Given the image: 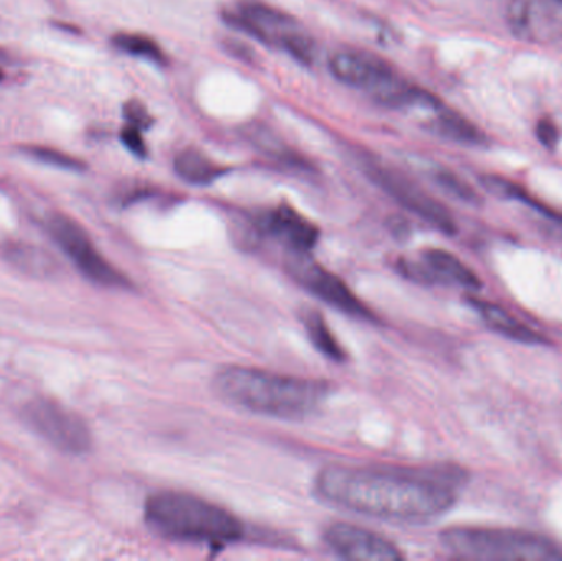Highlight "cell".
<instances>
[{"label":"cell","mask_w":562,"mask_h":561,"mask_svg":"<svg viewBox=\"0 0 562 561\" xmlns=\"http://www.w3.org/2000/svg\"><path fill=\"white\" fill-rule=\"evenodd\" d=\"M26 424L56 450L68 455H85L91 448V431L75 412L52 399H35L23 411Z\"/></svg>","instance_id":"obj_9"},{"label":"cell","mask_w":562,"mask_h":561,"mask_svg":"<svg viewBox=\"0 0 562 561\" xmlns=\"http://www.w3.org/2000/svg\"><path fill=\"white\" fill-rule=\"evenodd\" d=\"M429 128L441 137L458 142V144L484 145L487 142V135L477 125L472 124L464 115L449 111L442 105L436 109L435 115L429 122Z\"/></svg>","instance_id":"obj_15"},{"label":"cell","mask_w":562,"mask_h":561,"mask_svg":"<svg viewBox=\"0 0 562 561\" xmlns=\"http://www.w3.org/2000/svg\"><path fill=\"white\" fill-rule=\"evenodd\" d=\"M304 326H306L307 335H310L311 343L317 351L323 352L327 358L333 361H346V351L342 346L337 341L336 336L330 332L327 326L326 319L316 312H307L304 315Z\"/></svg>","instance_id":"obj_18"},{"label":"cell","mask_w":562,"mask_h":561,"mask_svg":"<svg viewBox=\"0 0 562 561\" xmlns=\"http://www.w3.org/2000/svg\"><path fill=\"white\" fill-rule=\"evenodd\" d=\"M324 540L342 559L356 561L403 560V553L400 552L395 543L372 530L352 526V524H333L324 532Z\"/></svg>","instance_id":"obj_11"},{"label":"cell","mask_w":562,"mask_h":561,"mask_svg":"<svg viewBox=\"0 0 562 561\" xmlns=\"http://www.w3.org/2000/svg\"><path fill=\"white\" fill-rule=\"evenodd\" d=\"M175 171L181 180L196 187H207L226 175V168L214 164L210 157L196 148H184L175 158Z\"/></svg>","instance_id":"obj_16"},{"label":"cell","mask_w":562,"mask_h":561,"mask_svg":"<svg viewBox=\"0 0 562 561\" xmlns=\"http://www.w3.org/2000/svg\"><path fill=\"white\" fill-rule=\"evenodd\" d=\"M145 523L165 539L220 549L244 537L243 524L229 510L180 491L151 494L145 503Z\"/></svg>","instance_id":"obj_3"},{"label":"cell","mask_w":562,"mask_h":561,"mask_svg":"<svg viewBox=\"0 0 562 561\" xmlns=\"http://www.w3.org/2000/svg\"><path fill=\"white\" fill-rule=\"evenodd\" d=\"M442 546L458 559L485 561H553L562 552L537 534L492 527H451L441 534Z\"/></svg>","instance_id":"obj_4"},{"label":"cell","mask_w":562,"mask_h":561,"mask_svg":"<svg viewBox=\"0 0 562 561\" xmlns=\"http://www.w3.org/2000/svg\"><path fill=\"white\" fill-rule=\"evenodd\" d=\"M3 75L2 71H0V81H2Z\"/></svg>","instance_id":"obj_26"},{"label":"cell","mask_w":562,"mask_h":561,"mask_svg":"<svg viewBox=\"0 0 562 561\" xmlns=\"http://www.w3.org/2000/svg\"><path fill=\"white\" fill-rule=\"evenodd\" d=\"M432 177H435L436 183H438L446 193L451 194V197L458 198V200L469 204L481 203V197H479L477 191H475L468 181L462 180L459 175H456L454 171L439 168V170L435 171Z\"/></svg>","instance_id":"obj_21"},{"label":"cell","mask_w":562,"mask_h":561,"mask_svg":"<svg viewBox=\"0 0 562 561\" xmlns=\"http://www.w3.org/2000/svg\"><path fill=\"white\" fill-rule=\"evenodd\" d=\"M458 468H324L314 481L317 496L360 516L392 523H428L448 513L456 487L464 483Z\"/></svg>","instance_id":"obj_1"},{"label":"cell","mask_w":562,"mask_h":561,"mask_svg":"<svg viewBox=\"0 0 562 561\" xmlns=\"http://www.w3.org/2000/svg\"><path fill=\"white\" fill-rule=\"evenodd\" d=\"M227 23L266 45L290 53L301 65H313L316 43L297 26L296 20L286 13L260 2H246L224 13Z\"/></svg>","instance_id":"obj_5"},{"label":"cell","mask_w":562,"mask_h":561,"mask_svg":"<svg viewBox=\"0 0 562 561\" xmlns=\"http://www.w3.org/2000/svg\"><path fill=\"white\" fill-rule=\"evenodd\" d=\"M360 160H362V168L367 177L376 187L382 188L400 206L405 207L415 216L422 217L423 221L445 234L456 233L458 227H456L454 217L449 213L448 207L439 203L428 191L423 190L415 181L376 158L362 157Z\"/></svg>","instance_id":"obj_8"},{"label":"cell","mask_w":562,"mask_h":561,"mask_svg":"<svg viewBox=\"0 0 562 561\" xmlns=\"http://www.w3.org/2000/svg\"><path fill=\"white\" fill-rule=\"evenodd\" d=\"M259 229L279 240L293 254H307L319 239V229L288 204H280L259 217Z\"/></svg>","instance_id":"obj_13"},{"label":"cell","mask_w":562,"mask_h":561,"mask_svg":"<svg viewBox=\"0 0 562 561\" xmlns=\"http://www.w3.org/2000/svg\"><path fill=\"white\" fill-rule=\"evenodd\" d=\"M547 15V10L541 3H538V0H512L508 3V25H510L512 32L520 38H541L538 25L550 22V16Z\"/></svg>","instance_id":"obj_17"},{"label":"cell","mask_w":562,"mask_h":561,"mask_svg":"<svg viewBox=\"0 0 562 561\" xmlns=\"http://www.w3.org/2000/svg\"><path fill=\"white\" fill-rule=\"evenodd\" d=\"M330 72L339 81L372 92L380 104L393 108L408 82L385 58L362 48H340L329 58Z\"/></svg>","instance_id":"obj_6"},{"label":"cell","mask_w":562,"mask_h":561,"mask_svg":"<svg viewBox=\"0 0 562 561\" xmlns=\"http://www.w3.org/2000/svg\"><path fill=\"white\" fill-rule=\"evenodd\" d=\"M537 137L544 147L554 148L558 145V141H560V131H558L553 121L543 119V121L538 122Z\"/></svg>","instance_id":"obj_24"},{"label":"cell","mask_w":562,"mask_h":561,"mask_svg":"<svg viewBox=\"0 0 562 561\" xmlns=\"http://www.w3.org/2000/svg\"><path fill=\"white\" fill-rule=\"evenodd\" d=\"M122 144L138 158L147 157V147H145L144 137H142V128L128 124L121 134Z\"/></svg>","instance_id":"obj_22"},{"label":"cell","mask_w":562,"mask_h":561,"mask_svg":"<svg viewBox=\"0 0 562 561\" xmlns=\"http://www.w3.org/2000/svg\"><path fill=\"white\" fill-rule=\"evenodd\" d=\"M554 2H558L560 5H562V0H554Z\"/></svg>","instance_id":"obj_25"},{"label":"cell","mask_w":562,"mask_h":561,"mask_svg":"<svg viewBox=\"0 0 562 561\" xmlns=\"http://www.w3.org/2000/svg\"><path fill=\"white\" fill-rule=\"evenodd\" d=\"M471 305L474 306L481 318L487 323L488 328L494 329L505 338L524 343V345H548L550 343L540 333L528 328L525 323L518 322L514 315L505 312L502 306L495 305V303L485 302V300H471Z\"/></svg>","instance_id":"obj_14"},{"label":"cell","mask_w":562,"mask_h":561,"mask_svg":"<svg viewBox=\"0 0 562 561\" xmlns=\"http://www.w3.org/2000/svg\"><path fill=\"white\" fill-rule=\"evenodd\" d=\"M288 272L307 292L326 302L327 305L340 310L353 318L375 322V313L347 287L344 280L314 262L307 254H293L286 263Z\"/></svg>","instance_id":"obj_10"},{"label":"cell","mask_w":562,"mask_h":561,"mask_svg":"<svg viewBox=\"0 0 562 561\" xmlns=\"http://www.w3.org/2000/svg\"><path fill=\"white\" fill-rule=\"evenodd\" d=\"M112 43H114L115 48L121 49L122 53H127V55L137 56V58L147 59V61L157 63V65H164L167 61V55H165L160 45L155 40L140 35V33H117L112 38Z\"/></svg>","instance_id":"obj_19"},{"label":"cell","mask_w":562,"mask_h":561,"mask_svg":"<svg viewBox=\"0 0 562 561\" xmlns=\"http://www.w3.org/2000/svg\"><path fill=\"white\" fill-rule=\"evenodd\" d=\"M125 119H127L128 124L135 125V127L144 128L150 127L151 119L148 115V112L145 111L144 105L138 104L137 101L128 102L124 108Z\"/></svg>","instance_id":"obj_23"},{"label":"cell","mask_w":562,"mask_h":561,"mask_svg":"<svg viewBox=\"0 0 562 561\" xmlns=\"http://www.w3.org/2000/svg\"><path fill=\"white\" fill-rule=\"evenodd\" d=\"M214 389L226 401L254 414L301 420L319 411L330 385L317 379L293 378L262 369L229 366L214 375Z\"/></svg>","instance_id":"obj_2"},{"label":"cell","mask_w":562,"mask_h":561,"mask_svg":"<svg viewBox=\"0 0 562 561\" xmlns=\"http://www.w3.org/2000/svg\"><path fill=\"white\" fill-rule=\"evenodd\" d=\"M22 150L33 160L48 165V167L59 168V170L81 171L86 168V165L79 158L71 157V155L56 150V148L29 145V147H23Z\"/></svg>","instance_id":"obj_20"},{"label":"cell","mask_w":562,"mask_h":561,"mask_svg":"<svg viewBox=\"0 0 562 561\" xmlns=\"http://www.w3.org/2000/svg\"><path fill=\"white\" fill-rule=\"evenodd\" d=\"M400 270L415 282L446 283L479 290L481 279L454 254L442 249H426L416 260H400Z\"/></svg>","instance_id":"obj_12"},{"label":"cell","mask_w":562,"mask_h":561,"mask_svg":"<svg viewBox=\"0 0 562 561\" xmlns=\"http://www.w3.org/2000/svg\"><path fill=\"white\" fill-rule=\"evenodd\" d=\"M46 229L56 246L89 282L108 289H131V280L99 253L85 227L72 217L61 213L52 214L46 223Z\"/></svg>","instance_id":"obj_7"}]
</instances>
